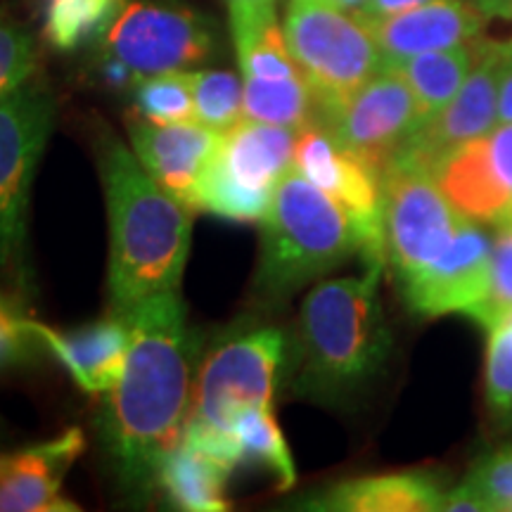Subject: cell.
Wrapping results in <instances>:
<instances>
[{
  "instance_id": "6da1fadb",
  "label": "cell",
  "mask_w": 512,
  "mask_h": 512,
  "mask_svg": "<svg viewBox=\"0 0 512 512\" xmlns=\"http://www.w3.org/2000/svg\"><path fill=\"white\" fill-rule=\"evenodd\" d=\"M131 347L119 382L107 392L100 437L112 472L131 496H150L164 458L181 444L195 389L197 337L178 292L126 313Z\"/></svg>"
},
{
  "instance_id": "7a4b0ae2",
  "label": "cell",
  "mask_w": 512,
  "mask_h": 512,
  "mask_svg": "<svg viewBox=\"0 0 512 512\" xmlns=\"http://www.w3.org/2000/svg\"><path fill=\"white\" fill-rule=\"evenodd\" d=\"M110 223V311L126 316L178 292L192 242V209L166 192L110 126L93 136Z\"/></svg>"
},
{
  "instance_id": "3957f363",
  "label": "cell",
  "mask_w": 512,
  "mask_h": 512,
  "mask_svg": "<svg viewBox=\"0 0 512 512\" xmlns=\"http://www.w3.org/2000/svg\"><path fill=\"white\" fill-rule=\"evenodd\" d=\"M382 264L363 275L323 280L306 294L285 366L297 396L339 403L387 366L392 332L380 299Z\"/></svg>"
},
{
  "instance_id": "277c9868",
  "label": "cell",
  "mask_w": 512,
  "mask_h": 512,
  "mask_svg": "<svg viewBox=\"0 0 512 512\" xmlns=\"http://www.w3.org/2000/svg\"><path fill=\"white\" fill-rule=\"evenodd\" d=\"M261 252L252 283L256 309H273L349 256H361V238L335 197L290 169L275 185L261 221Z\"/></svg>"
},
{
  "instance_id": "5b68a950",
  "label": "cell",
  "mask_w": 512,
  "mask_h": 512,
  "mask_svg": "<svg viewBox=\"0 0 512 512\" xmlns=\"http://www.w3.org/2000/svg\"><path fill=\"white\" fill-rule=\"evenodd\" d=\"M285 356V332L271 325L223 337L197 370L183 439L235 470L233 418L245 408L271 406Z\"/></svg>"
},
{
  "instance_id": "8992f818",
  "label": "cell",
  "mask_w": 512,
  "mask_h": 512,
  "mask_svg": "<svg viewBox=\"0 0 512 512\" xmlns=\"http://www.w3.org/2000/svg\"><path fill=\"white\" fill-rule=\"evenodd\" d=\"M55 117V91L36 74L0 95V283L19 302L34 297L29 202Z\"/></svg>"
},
{
  "instance_id": "52a82bcc",
  "label": "cell",
  "mask_w": 512,
  "mask_h": 512,
  "mask_svg": "<svg viewBox=\"0 0 512 512\" xmlns=\"http://www.w3.org/2000/svg\"><path fill=\"white\" fill-rule=\"evenodd\" d=\"M98 67L110 86L133 88L140 79L190 72L219 48L216 24L178 3L131 0L98 38Z\"/></svg>"
},
{
  "instance_id": "ba28073f",
  "label": "cell",
  "mask_w": 512,
  "mask_h": 512,
  "mask_svg": "<svg viewBox=\"0 0 512 512\" xmlns=\"http://www.w3.org/2000/svg\"><path fill=\"white\" fill-rule=\"evenodd\" d=\"M287 48L318 102V126L382 69L373 34L356 12L335 0H290Z\"/></svg>"
},
{
  "instance_id": "9c48e42d",
  "label": "cell",
  "mask_w": 512,
  "mask_h": 512,
  "mask_svg": "<svg viewBox=\"0 0 512 512\" xmlns=\"http://www.w3.org/2000/svg\"><path fill=\"white\" fill-rule=\"evenodd\" d=\"M230 34L245 86V119L304 131L318 126V102L287 48L275 0H230Z\"/></svg>"
},
{
  "instance_id": "30bf717a",
  "label": "cell",
  "mask_w": 512,
  "mask_h": 512,
  "mask_svg": "<svg viewBox=\"0 0 512 512\" xmlns=\"http://www.w3.org/2000/svg\"><path fill=\"white\" fill-rule=\"evenodd\" d=\"M297 138V128L254 119L221 133L197 192V211L238 223L264 221L275 185L292 169Z\"/></svg>"
},
{
  "instance_id": "8fae6325",
  "label": "cell",
  "mask_w": 512,
  "mask_h": 512,
  "mask_svg": "<svg viewBox=\"0 0 512 512\" xmlns=\"http://www.w3.org/2000/svg\"><path fill=\"white\" fill-rule=\"evenodd\" d=\"M384 254L406 285L451 245L463 221L430 171L408 164L384 169Z\"/></svg>"
},
{
  "instance_id": "7c38bea8",
  "label": "cell",
  "mask_w": 512,
  "mask_h": 512,
  "mask_svg": "<svg viewBox=\"0 0 512 512\" xmlns=\"http://www.w3.org/2000/svg\"><path fill=\"white\" fill-rule=\"evenodd\" d=\"M292 169L347 209L361 238V259L370 264H387L384 254V174L344 150L323 126L299 131L294 145Z\"/></svg>"
},
{
  "instance_id": "4fadbf2b",
  "label": "cell",
  "mask_w": 512,
  "mask_h": 512,
  "mask_svg": "<svg viewBox=\"0 0 512 512\" xmlns=\"http://www.w3.org/2000/svg\"><path fill=\"white\" fill-rule=\"evenodd\" d=\"M344 150L384 174L422 126L418 100L396 69L382 67L320 124Z\"/></svg>"
},
{
  "instance_id": "5bb4252c",
  "label": "cell",
  "mask_w": 512,
  "mask_h": 512,
  "mask_svg": "<svg viewBox=\"0 0 512 512\" xmlns=\"http://www.w3.org/2000/svg\"><path fill=\"white\" fill-rule=\"evenodd\" d=\"M498 72L501 43H479L477 60L460 91L444 110L427 119L389 164L418 166L434 174L448 152L484 138L498 124Z\"/></svg>"
},
{
  "instance_id": "9a60e30c",
  "label": "cell",
  "mask_w": 512,
  "mask_h": 512,
  "mask_svg": "<svg viewBox=\"0 0 512 512\" xmlns=\"http://www.w3.org/2000/svg\"><path fill=\"white\" fill-rule=\"evenodd\" d=\"M489 273L491 242L475 221L463 219L446 252L401 285V294L415 316H467L489 292Z\"/></svg>"
},
{
  "instance_id": "2e32d148",
  "label": "cell",
  "mask_w": 512,
  "mask_h": 512,
  "mask_svg": "<svg viewBox=\"0 0 512 512\" xmlns=\"http://www.w3.org/2000/svg\"><path fill=\"white\" fill-rule=\"evenodd\" d=\"M126 128L131 150L150 176L178 202L197 211V192L221 133L200 121L155 124L138 117L128 119Z\"/></svg>"
},
{
  "instance_id": "e0dca14e",
  "label": "cell",
  "mask_w": 512,
  "mask_h": 512,
  "mask_svg": "<svg viewBox=\"0 0 512 512\" xmlns=\"http://www.w3.org/2000/svg\"><path fill=\"white\" fill-rule=\"evenodd\" d=\"M363 22L380 48L382 67H394L413 55L479 41L486 15L467 0H432L399 15Z\"/></svg>"
},
{
  "instance_id": "ac0fdd59",
  "label": "cell",
  "mask_w": 512,
  "mask_h": 512,
  "mask_svg": "<svg viewBox=\"0 0 512 512\" xmlns=\"http://www.w3.org/2000/svg\"><path fill=\"white\" fill-rule=\"evenodd\" d=\"M83 448V432L79 427H69L57 439L5 458L0 472V512L79 510V505L62 496V482Z\"/></svg>"
},
{
  "instance_id": "d6986e66",
  "label": "cell",
  "mask_w": 512,
  "mask_h": 512,
  "mask_svg": "<svg viewBox=\"0 0 512 512\" xmlns=\"http://www.w3.org/2000/svg\"><path fill=\"white\" fill-rule=\"evenodd\" d=\"M31 328L86 394H107L119 382L131 347V323L126 316L110 313L74 330H57L31 320Z\"/></svg>"
},
{
  "instance_id": "ffe728a7",
  "label": "cell",
  "mask_w": 512,
  "mask_h": 512,
  "mask_svg": "<svg viewBox=\"0 0 512 512\" xmlns=\"http://www.w3.org/2000/svg\"><path fill=\"white\" fill-rule=\"evenodd\" d=\"M444 489L430 472H392L339 482L306 498L302 508L325 512H432L444 508Z\"/></svg>"
},
{
  "instance_id": "44dd1931",
  "label": "cell",
  "mask_w": 512,
  "mask_h": 512,
  "mask_svg": "<svg viewBox=\"0 0 512 512\" xmlns=\"http://www.w3.org/2000/svg\"><path fill=\"white\" fill-rule=\"evenodd\" d=\"M432 176L448 204L467 221L496 226L512 202V192L505 188L491 159L486 136L448 152Z\"/></svg>"
},
{
  "instance_id": "7402d4cb",
  "label": "cell",
  "mask_w": 512,
  "mask_h": 512,
  "mask_svg": "<svg viewBox=\"0 0 512 512\" xmlns=\"http://www.w3.org/2000/svg\"><path fill=\"white\" fill-rule=\"evenodd\" d=\"M230 475L233 467L181 439L159 465L157 489H162L166 501L178 510L221 512L228 510Z\"/></svg>"
},
{
  "instance_id": "603a6c76",
  "label": "cell",
  "mask_w": 512,
  "mask_h": 512,
  "mask_svg": "<svg viewBox=\"0 0 512 512\" xmlns=\"http://www.w3.org/2000/svg\"><path fill=\"white\" fill-rule=\"evenodd\" d=\"M477 60V41L467 46L430 50L408 57L394 67L403 76V81L411 86V91L418 100L422 112V124L432 119L434 114L456 98V93L463 86L467 74L472 72Z\"/></svg>"
},
{
  "instance_id": "cb8c5ba5",
  "label": "cell",
  "mask_w": 512,
  "mask_h": 512,
  "mask_svg": "<svg viewBox=\"0 0 512 512\" xmlns=\"http://www.w3.org/2000/svg\"><path fill=\"white\" fill-rule=\"evenodd\" d=\"M230 437L235 444L238 467L252 465L271 472L283 491L297 484V467L271 406H252L240 411L233 418Z\"/></svg>"
},
{
  "instance_id": "d4e9b609",
  "label": "cell",
  "mask_w": 512,
  "mask_h": 512,
  "mask_svg": "<svg viewBox=\"0 0 512 512\" xmlns=\"http://www.w3.org/2000/svg\"><path fill=\"white\" fill-rule=\"evenodd\" d=\"M121 5L124 0H46L43 38L60 53L98 43Z\"/></svg>"
},
{
  "instance_id": "484cf974",
  "label": "cell",
  "mask_w": 512,
  "mask_h": 512,
  "mask_svg": "<svg viewBox=\"0 0 512 512\" xmlns=\"http://www.w3.org/2000/svg\"><path fill=\"white\" fill-rule=\"evenodd\" d=\"M188 81L195 102V121L226 133L245 119L242 76L226 69H190Z\"/></svg>"
},
{
  "instance_id": "4316f807",
  "label": "cell",
  "mask_w": 512,
  "mask_h": 512,
  "mask_svg": "<svg viewBox=\"0 0 512 512\" xmlns=\"http://www.w3.org/2000/svg\"><path fill=\"white\" fill-rule=\"evenodd\" d=\"M133 117L155 121V124L195 121V102H192L188 72H169L140 79L133 86Z\"/></svg>"
},
{
  "instance_id": "83f0119b",
  "label": "cell",
  "mask_w": 512,
  "mask_h": 512,
  "mask_svg": "<svg viewBox=\"0 0 512 512\" xmlns=\"http://www.w3.org/2000/svg\"><path fill=\"white\" fill-rule=\"evenodd\" d=\"M486 335V408L494 425L505 430L512 425V325L503 318Z\"/></svg>"
},
{
  "instance_id": "f1b7e54d",
  "label": "cell",
  "mask_w": 512,
  "mask_h": 512,
  "mask_svg": "<svg viewBox=\"0 0 512 512\" xmlns=\"http://www.w3.org/2000/svg\"><path fill=\"white\" fill-rule=\"evenodd\" d=\"M512 311V230L501 228L491 242V273L489 292L472 309L470 316L484 332H489L498 320Z\"/></svg>"
},
{
  "instance_id": "f546056e",
  "label": "cell",
  "mask_w": 512,
  "mask_h": 512,
  "mask_svg": "<svg viewBox=\"0 0 512 512\" xmlns=\"http://www.w3.org/2000/svg\"><path fill=\"white\" fill-rule=\"evenodd\" d=\"M15 294L0 290V373L34 361L43 342L31 328V318L22 311Z\"/></svg>"
},
{
  "instance_id": "4dcf8cb0",
  "label": "cell",
  "mask_w": 512,
  "mask_h": 512,
  "mask_svg": "<svg viewBox=\"0 0 512 512\" xmlns=\"http://www.w3.org/2000/svg\"><path fill=\"white\" fill-rule=\"evenodd\" d=\"M38 48L31 31L0 15V95L36 74Z\"/></svg>"
},
{
  "instance_id": "1f68e13d",
  "label": "cell",
  "mask_w": 512,
  "mask_h": 512,
  "mask_svg": "<svg viewBox=\"0 0 512 512\" xmlns=\"http://www.w3.org/2000/svg\"><path fill=\"white\" fill-rule=\"evenodd\" d=\"M489 505V510H512V446L489 453L465 477Z\"/></svg>"
},
{
  "instance_id": "d6a6232c",
  "label": "cell",
  "mask_w": 512,
  "mask_h": 512,
  "mask_svg": "<svg viewBox=\"0 0 512 512\" xmlns=\"http://www.w3.org/2000/svg\"><path fill=\"white\" fill-rule=\"evenodd\" d=\"M486 140H489L491 159H494L498 176L505 188L512 192V124H496Z\"/></svg>"
},
{
  "instance_id": "836d02e7",
  "label": "cell",
  "mask_w": 512,
  "mask_h": 512,
  "mask_svg": "<svg viewBox=\"0 0 512 512\" xmlns=\"http://www.w3.org/2000/svg\"><path fill=\"white\" fill-rule=\"evenodd\" d=\"M498 124H512V41L501 43V72H498Z\"/></svg>"
},
{
  "instance_id": "e575fe53",
  "label": "cell",
  "mask_w": 512,
  "mask_h": 512,
  "mask_svg": "<svg viewBox=\"0 0 512 512\" xmlns=\"http://www.w3.org/2000/svg\"><path fill=\"white\" fill-rule=\"evenodd\" d=\"M441 510H448V512H482V510H489V505L482 498V494L472 486L467 479H463L458 486H453L451 491L444 496V508Z\"/></svg>"
},
{
  "instance_id": "d590c367",
  "label": "cell",
  "mask_w": 512,
  "mask_h": 512,
  "mask_svg": "<svg viewBox=\"0 0 512 512\" xmlns=\"http://www.w3.org/2000/svg\"><path fill=\"white\" fill-rule=\"evenodd\" d=\"M425 3H432V0H366V5L361 10H356V15L363 19H382L420 8Z\"/></svg>"
},
{
  "instance_id": "8d00e7d4",
  "label": "cell",
  "mask_w": 512,
  "mask_h": 512,
  "mask_svg": "<svg viewBox=\"0 0 512 512\" xmlns=\"http://www.w3.org/2000/svg\"><path fill=\"white\" fill-rule=\"evenodd\" d=\"M475 3L486 17H501L503 15L505 0H475Z\"/></svg>"
},
{
  "instance_id": "74e56055",
  "label": "cell",
  "mask_w": 512,
  "mask_h": 512,
  "mask_svg": "<svg viewBox=\"0 0 512 512\" xmlns=\"http://www.w3.org/2000/svg\"><path fill=\"white\" fill-rule=\"evenodd\" d=\"M335 3L339 5V8H344V10H349V12H356V10H361L363 5H366V0H335Z\"/></svg>"
},
{
  "instance_id": "f35d334b",
  "label": "cell",
  "mask_w": 512,
  "mask_h": 512,
  "mask_svg": "<svg viewBox=\"0 0 512 512\" xmlns=\"http://www.w3.org/2000/svg\"><path fill=\"white\" fill-rule=\"evenodd\" d=\"M496 228H498V230H501V228H510V230H512V202H510V207L505 209L503 219L496 223Z\"/></svg>"
},
{
  "instance_id": "ab89813d",
  "label": "cell",
  "mask_w": 512,
  "mask_h": 512,
  "mask_svg": "<svg viewBox=\"0 0 512 512\" xmlns=\"http://www.w3.org/2000/svg\"><path fill=\"white\" fill-rule=\"evenodd\" d=\"M505 19H512V0H505V8H503V15Z\"/></svg>"
},
{
  "instance_id": "60d3db41",
  "label": "cell",
  "mask_w": 512,
  "mask_h": 512,
  "mask_svg": "<svg viewBox=\"0 0 512 512\" xmlns=\"http://www.w3.org/2000/svg\"><path fill=\"white\" fill-rule=\"evenodd\" d=\"M5 458H8V456H0V472H3V465H5Z\"/></svg>"
},
{
  "instance_id": "b9f144b4",
  "label": "cell",
  "mask_w": 512,
  "mask_h": 512,
  "mask_svg": "<svg viewBox=\"0 0 512 512\" xmlns=\"http://www.w3.org/2000/svg\"><path fill=\"white\" fill-rule=\"evenodd\" d=\"M228 3H230V0H228Z\"/></svg>"
}]
</instances>
